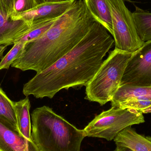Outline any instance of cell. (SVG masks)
Listing matches in <instances>:
<instances>
[{"label":"cell","instance_id":"1","mask_svg":"<svg viewBox=\"0 0 151 151\" xmlns=\"http://www.w3.org/2000/svg\"><path fill=\"white\" fill-rule=\"evenodd\" d=\"M110 33L96 21L81 40L46 70L24 85L26 97L52 99L60 91L86 87L100 68L114 43Z\"/></svg>","mask_w":151,"mask_h":151},{"label":"cell","instance_id":"2","mask_svg":"<svg viewBox=\"0 0 151 151\" xmlns=\"http://www.w3.org/2000/svg\"><path fill=\"white\" fill-rule=\"evenodd\" d=\"M96 21L84 0H76L42 36L26 44L12 67L42 72L70 51Z\"/></svg>","mask_w":151,"mask_h":151},{"label":"cell","instance_id":"3","mask_svg":"<svg viewBox=\"0 0 151 151\" xmlns=\"http://www.w3.org/2000/svg\"><path fill=\"white\" fill-rule=\"evenodd\" d=\"M32 138L40 151H80L85 137L53 109L43 106L32 113Z\"/></svg>","mask_w":151,"mask_h":151},{"label":"cell","instance_id":"4","mask_svg":"<svg viewBox=\"0 0 151 151\" xmlns=\"http://www.w3.org/2000/svg\"><path fill=\"white\" fill-rule=\"evenodd\" d=\"M133 53L115 48L103 61L86 86L85 99L101 106L111 101L121 86L125 69Z\"/></svg>","mask_w":151,"mask_h":151},{"label":"cell","instance_id":"5","mask_svg":"<svg viewBox=\"0 0 151 151\" xmlns=\"http://www.w3.org/2000/svg\"><path fill=\"white\" fill-rule=\"evenodd\" d=\"M145 122L142 113L137 110L111 107L96 115L83 131L85 137L111 141L126 128Z\"/></svg>","mask_w":151,"mask_h":151},{"label":"cell","instance_id":"6","mask_svg":"<svg viewBox=\"0 0 151 151\" xmlns=\"http://www.w3.org/2000/svg\"><path fill=\"white\" fill-rule=\"evenodd\" d=\"M111 11L115 48L133 53L145 42L138 36L132 12L124 0H106Z\"/></svg>","mask_w":151,"mask_h":151},{"label":"cell","instance_id":"7","mask_svg":"<svg viewBox=\"0 0 151 151\" xmlns=\"http://www.w3.org/2000/svg\"><path fill=\"white\" fill-rule=\"evenodd\" d=\"M125 84L151 87V40L133 53L122 79Z\"/></svg>","mask_w":151,"mask_h":151},{"label":"cell","instance_id":"8","mask_svg":"<svg viewBox=\"0 0 151 151\" xmlns=\"http://www.w3.org/2000/svg\"><path fill=\"white\" fill-rule=\"evenodd\" d=\"M76 0H65L59 2L45 1L24 12L12 14V20H22L32 23L41 19L58 17L63 14L74 3Z\"/></svg>","mask_w":151,"mask_h":151},{"label":"cell","instance_id":"9","mask_svg":"<svg viewBox=\"0 0 151 151\" xmlns=\"http://www.w3.org/2000/svg\"><path fill=\"white\" fill-rule=\"evenodd\" d=\"M32 23L12 20L0 5V45H14L30 29Z\"/></svg>","mask_w":151,"mask_h":151},{"label":"cell","instance_id":"10","mask_svg":"<svg viewBox=\"0 0 151 151\" xmlns=\"http://www.w3.org/2000/svg\"><path fill=\"white\" fill-rule=\"evenodd\" d=\"M0 151H40L28 140L0 122Z\"/></svg>","mask_w":151,"mask_h":151},{"label":"cell","instance_id":"11","mask_svg":"<svg viewBox=\"0 0 151 151\" xmlns=\"http://www.w3.org/2000/svg\"><path fill=\"white\" fill-rule=\"evenodd\" d=\"M114 141L116 145L125 146L134 151H151V138L140 134L131 127L120 132Z\"/></svg>","mask_w":151,"mask_h":151},{"label":"cell","instance_id":"12","mask_svg":"<svg viewBox=\"0 0 151 151\" xmlns=\"http://www.w3.org/2000/svg\"><path fill=\"white\" fill-rule=\"evenodd\" d=\"M131 101H151V87L121 85L111 101V107Z\"/></svg>","mask_w":151,"mask_h":151},{"label":"cell","instance_id":"13","mask_svg":"<svg viewBox=\"0 0 151 151\" xmlns=\"http://www.w3.org/2000/svg\"><path fill=\"white\" fill-rule=\"evenodd\" d=\"M19 134L28 140H32V125L30 119L31 104L28 97L17 102H14Z\"/></svg>","mask_w":151,"mask_h":151},{"label":"cell","instance_id":"14","mask_svg":"<svg viewBox=\"0 0 151 151\" xmlns=\"http://www.w3.org/2000/svg\"><path fill=\"white\" fill-rule=\"evenodd\" d=\"M89 10L97 21L113 35L112 23L110 8L106 0H84Z\"/></svg>","mask_w":151,"mask_h":151},{"label":"cell","instance_id":"15","mask_svg":"<svg viewBox=\"0 0 151 151\" xmlns=\"http://www.w3.org/2000/svg\"><path fill=\"white\" fill-rule=\"evenodd\" d=\"M0 122L19 134L13 101L0 88Z\"/></svg>","mask_w":151,"mask_h":151},{"label":"cell","instance_id":"16","mask_svg":"<svg viewBox=\"0 0 151 151\" xmlns=\"http://www.w3.org/2000/svg\"><path fill=\"white\" fill-rule=\"evenodd\" d=\"M132 14L140 39L144 42L151 40V12L136 6Z\"/></svg>","mask_w":151,"mask_h":151},{"label":"cell","instance_id":"17","mask_svg":"<svg viewBox=\"0 0 151 151\" xmlns=\"http://www.w3.org/2000/svg\"><path fill=\"white\" fill-rule=\"evenodd\" d=\"M58 17L33 21L28 32L17 41L27 44L39 39L53 25Z\"/></svg>","mask_w":151,"mask_h":151},{"label":"cell","instance_id":"18","mask_svg":"<svg viewBox=\"0 0 151 151\" xmlns=\"http://www.w3.org/2000/svg\"><path fill=\"white\" fill-rule=\"evenodd\" d=\"M26 44L20 41H17L14 43L12 48L0 62V70L9 69L12 64L21 56Z\"/></svg>","mask_w":151,"mask_h":151},{"label":"cell","instance_id":"19","mask_svg":"<svg viewBox=\"0 0 151 151\" xmlns=\"http://www.w3.org/2000/svg\"><path fill=\"white\" fill-rule=\"evenodd\" d=\"M114 107L121 109H133L143 114L151 113V101H131L120 104Z\"/></svg>","mask_w":151,"mask_h":151},{"label":"cell","instance_id":"20","mask_svg":"<svg viewBox=\"0 0 151 151\" xmlns=\"http://www.w3.org/2000/svg\"><path fill=\"white\" fill-rule=\"evenodd\" d=\"M38 4L36 0H14V11L12 14L27 11Z\"/></svg>","mask_w":151,"mask_h":151},{"label":"cell","instance_id":"21","mask_svg":"<svg viewBox=\"0 0 151 151\" xmlns=\"http://www.w3.org/2000/svg\"><path fill=\"white\" fill-rule=\"evenodd\" d=\"M14 0H0V5L9 17L14 11Z\"/></svg>","mask_w":151,"mask_h":151},{"label":"cell","instance_id":"22","mask_svg":"<svg viewBox=\"0 0 151 151\" xmlns=\"http://www.w3.org/2000/svg\"><path fill=\"white\" fill-rule=\"evenodd\" d=\"M114 151H134L125 146L116 145V149Z\"/></svg>","mask_w":151,"mask_h":151},{"label":"cell","instance_id":"23","mask_svg":"<svg viewBox=\"0 0 151 151\" xmlns=\"http://www.w3.org/2000/svg\"><path fill=\"white\" fill-rule=\"evenodd\" d=\"M7 46L5 45H0V59L2 60L3 58V54L4 51L7 49Z\"/></svg>","mask_w":151,"mask_h":151},{"label":"cell","instance_id":"24","mask_svg":"<svg viewBox=\"0 0 151 151\" xmlns=\"http://www.w3.org/2000/svg\"><path fill=\"white\" fill-rule=\"evenodd\" d=\"M64 1L65 0H46V1L50 2H59Z\"/></svg>","mask_w":151,"mask_h":151}]
</instances>
